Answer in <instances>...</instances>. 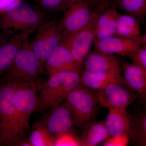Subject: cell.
<instances>
[{
	"label": "cell",
	"mask_w": 146,
	"mask_h": 146,
	"mask_svg": "<svg viewBox=\"0 0 146 146\" xmlns=\"http://www.w3.org/2000/svg\"><path fill=\"white\" fill-rule=\"evenodd\" d=\"M47 21L45 13L40 9L19 1L0 14V29L7 36H29Z\"/></svg>",
	"instance_id": "obj_1"
},
{
	"label": "cell",
	"mask_w": 146,
	"mask_h": 146,
	"mask_svg": "<svg viewBox=\"0 0 146 146\" xmlns=\"http://www.w3.org/2000/svg\"><path fill=\"white\" fill-rule=\"evenodd\" d=\"M36 83L39 94L35 111H44L61 104L81 83V74L64 71L50 76L48 79L37 80Z\"/></svg>",
	"instance_id": "obj_2"
},
{
	"label": "cell",
	"mask_w": 146,
	"mask_h": 146,
	"mask_svg": "<svg viewBox=\"0 0 146 146\" xmlns=\"http://www.w3.org/2000/svg\"><path fill=\"white\" fill-rule=\"evenodd\" d=\"M15 82L16 117L12 146H20L21 143L27 141L26 136L29 128V121L37 105L38 89L36 80Z\"/></svg>",
	"instance_id": "obj_3"
},
{
	"label": "cell",
	"mask_w": 146,
	"mask_h": 146,
	"mask_svg": "<svg viewBox=\"0 0 146 146\" xmlns=\"http://www.w3.org/2000/svg\"><path fill=\"white\" fill-rule=\"evenodd\" d=\"M29 39L24 41L14 60L3 73L1 83L35 80L43 72L41 63L32 48Z\"/></svg>",
	"instance_id": "obj_4"
},
{
	"label": "cell",
	"mask_w": 146,
	"mask_h": 146,
	"mask_svg": "<svg viewBox=\"0 0 146 146\" xmlns=\"http://www.w3.org/2000/svg\"><path fill=\"white\" fill-rule=\"evenodd\" d=\"M97 103L94 94L81 82L68 95L64 103L74 124L79 128L91 121L97 112Z\"/></svg>",
	"instance_id": "obj_5"
},
{
	"label": "cell",
	"mask_w": 146,
	"mask_h": 146,
	"mask_svg": "<svg viewBox=\"0 0 146 146\" xmlns=\"http://www.w3.org/2000/svg\"><path fill=\"white\" fill-rule=\"evenodd\" d=\"M16 82L0 85V146H12L15 108Z\"/></svg>",
	"instance_id": "obj_6"
},
{
	"label": "cell",
	"mask_w": 146,
	"mask_h": 146,
	"mask_svg": "<svg viewBox=\"0 0 146 146\" xmlns=\"http://www.w3.org/2000/svg\"><path fill=\"white\" fill-rule=\"evenodd\" d=\"M62 40L59 21H47L37 29L35 36L29 42L43 70L48 58Z\"/></svg>",
	"instance_id": "obj_7"
},
{
	"label": "cell",
	"mask_w": 146,
	"mask_h": 146,
	"mask_svg": "<svg viewBox=\"0 0 146 146\" xmlns=\"http://www.w3.org/2000/svg\"><path fill=\"white\" fill-rule=\"evenodd\" d=\"M94 9L87 0H75L59 21L62 41L84 27L91 20Z\"/></svg>",
	"instance_id": "obj_8"
},
{
	"label": "cell",
	"mask_w": 146,
	"mask_h": 146,
	"mask_svg": "<svg viewBox=\"0 0 146 146\" xmlns=\"http://www.w3.org/2000/svg\"><path fill=\"white\" fill-rule=\"evenodd\" d=\"M104 9L102 7L95 9L91 20L84 27L61 42L68 47L76 60L81 64L91 52L95 42L98 17L100 11Z\"/></svg>",
	"instance_id": "obj_9"
},
{
	"label": "cell",
	"mask_w": 146,
	"mask_h": 146,
	"mask_svg": "<svg viewBox=\"0 0 146 146\" xmlns=\"http://www.w3.org/2000/svg\"><path fill=\"white\" fill-rule=\"evenodd\" d=\"M97 103L108 108H126L138 98L137 94L125 83H112L96 91Z\"/></svg>",
	"instance_id": "obj_10"
},
{
	"label": "cell",
	"mask_w": 146,
	"mask_h": 146,
	"mask_svg": "<svg viewBox=\"0 0 146 146\" xmlns=\"http://www.w3.org/2000/svg\"><path fill=\"white\" fill-rule=\"evenodd\" d=\"M82 66L76 60L66 45L61 42L48 58L45 69L50 76L64 71H72L81 74Z\"/></svg>",
	"instance_id": "obj_11"
},
{
	"label": "cell",
	"mask_w": 146,
	"mask_h": 146,
	"mask_svg": "<svg viewBox=\"0 0 146 146\" xmlns=\"http://www.w3.org/2000/svg\"><path fill=\"white\" fill-rule=\"evenodd\" d=\"M141 45L139 40L116 35L94 43V49L96 50L128 58L136 52Z\"/></svg>",
	"instance_id": "obj_12"
},
{
	"label": "cell",
	"mask_w": 146,
	"mask_h": 146,
	"mask_svg": "<svg viewBox=\"0 0 146 146\" xmlns=\"http://www.w3.org/2000/svg\"><path fill=\"white\" fill-rule=\"evenodd\" d=\"M82 65L85 70L96 72L121 74L122 65L115 54L94 49L84 58Z\"/></svg>",
	"instance_id": "obj_13"
},
{
	"label": "cell",
	"mask_w": 146,
	"mask_h": 146,
	"mask_svg": "<svg viewBox=\"0 0 146 146\" xmlns=\"http://www.w3.org/2000/svg\"><path fill=\"white\" fill-rule=\"evenodd\" d=\"M42 122L53 136L71 131L74 124L70 113L65 104L51 109Z\"/></svg>",
	"instance_id": "obj_14"
},
{
	"label": "cell",
	"mask_w": 146,
	"mask_h": 146,
	"mask_svg": "<svg viewBox=\"0 0 146 146\" xmlns=\"http://www.w3.org/2000/svg\"><path fill=\"white\" fill-rule=\"evenodd\" d=\"M128 112L130 125L128 136L133 145L146 146V105L139 103Z\"/></svg>",
	"instance_id": "obj_15"
},
{
	"label": "cell",
	"mask_w": 146,
	"mask_h": 146,
	"mask_svg": "<svg viewBox=\"0 0 146 146\" xmlns=\"http://www.w3.org/2000/svg\"><path fill=\"white\" fill-rule=\"evenodd\" d=\"M104 123L110 136L128 135L130 121L126 108L109 109Z\"/></svg>",
	"instance_id": "obj_16"
},
{
	"label": "cell",
	"mask_w": 146,
	"mask_h": 146,
	"mask_svg": "<svg viewBox=\"0 0 146 146\" xmlns=\"http://www.w3.org/2000/svg\"><path fill=\"white\" fill-rule=\"evenodd\" d=\"M119 14L115 7H108L100 11L97 20L94 42L116 35Z\"/></svg>",
	"instance_id": "obj_17"
},
{
	"label": "cell",
	"mask_w": 146,
	"mask_h": 146,
	"mask_svg": "<svg viewBox=\"0 0 146 146\" xmlns=\"http://www.w3.org/2000/svg\"><path fill=\"white\" fill-rule=\"evenodd\" d=\"M125 82L137 96L146 90V70L132 62L122 64Z\"/></svg>",
	"instance_id": "obj_18"
},
{
	"label": "cell",
	"mask_w": 146,
	"mask_h": 146,
	"mask_svg": "<svg viewBox=\"0 0 146 146\" xmlns=\"http://www.w3.org/2000/svg\"><path fill=\"white\" fill-rule=\"evenodd\" d=\"M81 82L89 89L95 91L111 84L125 83L121 74L96 72L86 70L81 73Z\"/></svg>",
	"instance_id": "obj_19"
},
{
	"label": "cell",
	"mask_w": 146,
	"mask_h": 146,
	"mask_svg": "<svg viewBox=\"0 0 146 146\" xmlns=\"http://www.w3.org/2000/svg\"><path fill=\"white\" fill-rule=\"evenodd\" d=\"M29 37L24 35H16L0 45V76L8 69L24 41Z\"/></svg>",
	"instance_id": "obj_20"
},
{
	"label": "cell",
	"mask_w": 146,
	"mask_h": 146,
	"mask_svg": "<svg viewBox=\"0 0 146 146\" xmlns=\"http://www.w3.org/2000/svg\"><path fill=\"white\" fill-rule=\"evenodd\" d=\"M83 128L80 138V146H95L110 136L104 121H90Z\"/></svg>",
	"instance_id": "obj_21"
},
{
	"label": "cell",
	"mask_w": 146,
	"mask_h": 146,
	"mask_svg": "<svg viewBox=\"0 0 146 146\" xmlns=\"http://www.w3.org/2000/svg\"><path fill=\"white\" fill-rule=\"evenodd\" d=\"M116 35L139 40L141 35L137 18L130 14H119L117 21Z\"/></svg>",
	"instance_id": "obj_22"
},
{
	"label": "cell",
	"mask_w": 146,
	"mask_h": 146,
	"mask_svg": "<svg viewBox=\"0 0 146 146\" xmlns=\"http://www.w3.org/2000/svg\"><path fill=\"white\" fill-rule=\"evenodd\" d=\"M28 141L32 146H54V137L41 122L33 125Z\"/></svg>",
	"instance_id": "obj_23"
},
{
	"label": "cell",
	"mask_w": 146,
	"mask_h": 146,
	"mask_svg": "<svg viewBox=\"0 0 146 146\" xmlns=\"http://www.w3.org/2000/svg\"><path fill=\"white\" fill-rule=\"evenodd\" d=\"M119 6L136 18L146 17V0H119Z\"/></svg>",
	"instance_id": "obj_24"
},
{
	"label": "cell",
	"mask_w": 146,
	"mask_h": 146,
	"mask_svg": "<svg viewBox=\"0 0 146 146\" xmlns=\"http://www.w3.org/2000/svg\"><path fill=\"white\" fill-rule=\"evenodd\" d=\"M75 0H39V5L48 13L64 12Z\"/></svg>",
	"instance_id": "obj_25"
},
{
	"label": "cell",
	"mask_w": 146,
	"mask_h": 146,
	"mask_svg": "<svg viewBox=\"0 0 146 146\" xmlns=\"http://www.w3.org/2000/svg\"><path fill=\"white\" fill-rule=\"evenodd\" d=\"M54 137V146H80V138L71 131L60 133Z\"/></svg>",
	"instance_id": "obj_26"
},
{
	"label": "cell",
	"mask_w": 146,
	"mask_h": 146,
	"mask_svg": "<svg viewBox=\"0 0 146 146\" xmlns=\"http://www.w3.org/2000/svg\"><path fill=\"white\" fill-rule=\"evenodd\" d=\"M132 62L146 70V45H142L137 51L128 57Z\"/></svg>",
	"instance_id": "obj_27"
},
{
	"label": "cell",
	"mask_w": 146,
	"mask_h": 146,
	"mask_svg": "<svg viewBox=\"0 0 146 146\" xmlns=\"http://www.w3.org/2000/svg\"><path fill=\"white\" fill-rule=\"evenodd\" d=\"M129 142L128 135H122L119 136H111L102 143L103 146H125Z\"/></svg>",
	"instance_id": "obj_28"
},
{
	"label": "cell",
	"mask_w": 146,
	"mask_h": 146,
	"mask_svg": "<svg viewBox=\"0 0 146 146\" xmlns=\"http://www.w3.org/2000/svg\"><path fill=\"white\" fill-rule=\"evenodd\" d=\"M94 9L98 7L105 8L119 6V0H87Z\"/></svg>",
	"instance_id": "obj_29"
},
{
	"label": "cell",
	"mask_w": 146,
	"mask_h": 146,
	"mask_svg": "<svg viewBox=\"0 0 146 146\" xmlns=\"http://www.w3.org/2000/svg\"><path fill=\"white\" fill-rule=\"evenodd\" d=\"M21 0H0V14L3 13L14 3Z\"/></svg>",
	"instance_id": "obj_30"
},
{
	"label": "cell",
	"mask_w": 146,
	"mask_h": 146,
	"mask_svg": "<svg viewBox=\"0 0 146 146\" xmlns=\"http://www.w3.org/2000/svg\"><path fill=\"white\" fill-rule=\"evenodd\" d=\"M136 100L139 103L146 105V90L143 94L138 96Z\"/></svg>",
	"instance_id": "obj_31"
},
{
	"label": "cell",
	"mask_w": 146,
	"mask_h": 146,
	"mask_svg": "<svg viewBox=\"0 0 146 146\" xmlns=\"http://www.w3.org/2000/svg\"><path fill=\"white\" fill-rule=\"evenodd\" d=\"M139 40L141 42L142 45H146V31L143 35H141Z\"/></svg>",
	"instance_id": "obj_32"
},
{
	"label": "cell",
	"mask_w": 146,
	"mask_h": 146,
	"mask_svg": "<svg viewBox=\"0 0 146 146\" xmlns=\"http://www.w3.org/2000/svg\"><path fill=\"white\" fill-rule=\"evenodd\" d=\"M1 35H0V45H1L4 41H5V40H4V41H1Z\"/></svg>",
	"instance_id": "obj_33"
}]
</instances>
